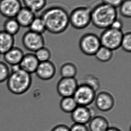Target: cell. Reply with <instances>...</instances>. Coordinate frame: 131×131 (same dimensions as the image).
<instances>
[{"label":"cell","instance_id":"23","mask_svg":"<svg viewBox=\"0 0 131 131\" xmlns=\"http://www.w3.org/2000/svg\"><path fill=\"white\" fill-rule=\"evenodd\" d=\"M113 55V51L101 46L95 54L96 59L99 62H108L112 59Z\"/></svg>","mask_w":131,"mask_h":131},{"label":"cell","instance_id":"32","mask_svg":"<svg viewBox=\"0 0 131 131\" xmlns=\"http://www.w3.org/2000/svg\"><path fill=\"white\" fill-rule=\"evenodd\" d=\"M123 27V23L121 20L118 18H116L112 23L110 27L116 30L122 31Z\"/></svg>","mask_w":131,"mask_h":131},{"label":"cell","instance_id":"4","mask_svg":"<svg viewBox=\"0 0 131 131\" xmlns=\"http://www.w3.org/2000/svg\"><path fill=\"white\" fill-rule=\"evenodd\" d=\"M91 9L85 6H81L73 9L69 14V24L76 29L82 30L90 24Z\"/></svg>","mask_w":131,"mask_h":131},{"label":"cell","instance_id":"5","mask_svg":"<svg viewBox=\"0 0 131 131\" xmlns=\"http://www.w3.org/2000/svg\"><path fill=\"white\" fill-rule=\"evenodd\" d=\"M123 34L122 31L111 27L105 29L99 37L101 45L112 51L118 50L121 47Z\"/></svg>","mask_w":131,"mask_h":131},{"label":"cell","instance_id":"24","mask_svg":"<svg viewBox=\"0 0 131 131\" xmlns=\"http://www.w3.org/2000/svg\"><path fill=\"white\" fill-rule=\"evenodd\" d=\"M29 28V30L42 35L46 31L44 22L40 16L35 17Z\"/></svg>","mask_w":131,"mask_h":131},{"label":"cell","instance_id":"21","mask_svg":"<svg viewBox=\"0 0 131 131\" xmlns=\"http://www.w3.org/2000/svg\"><path fill=\"white\" fill-rule=\"evenodd\" d=\"M78 106L73 97L62 98L60 103V109L66 113H71Z\"/></svg>","mask_w":131,"mask_h":131},{"label":"cell","instance_id":"2","mask_svg":"<svg viewBox=\"0 0 131 131\" xmlns=\"http://www.w3.org/2000/svg\"><path fill=\"white\" fill-rule=\"evenodd\" d=\"M6 81L8 90L13 94L20 95L30 89L32 84V77L21 69L19 66H11L10 73Z\"/></svg>","mask_w":131,"mask_h":131},{"label":"cell","instance_id":"11","mask_svg":"<svg viewBox=\"0 0 131 131\" xmlns=\"http://www.w3.org/2000/svg\"><path fill=\"white\" fill-rule=\"evenodd\" d=\"M95 105L98 110L102 112H108L113 108L115 101L113 96L110 92L101 91L96 95Z\"/></svg>","mask_w":131,"mask_h":131},{"label":"cell","instance_id":"7","mask_svg":"<svg viewBox=\"0 0 131 131\" xmlns=\"http://www.w3.org/2000/svg\"><path fill=\"white\" fill-rule=\"evenodd\" d=\"M96 92L85 84L78 85L73 95L78 106H88L94 102L95 98Z\"/></svg>","mask_w":131,"mask_h":131},{"label":"cell","instance_id":"6","mask_svg":"<svg viewBox=\"0 0 131 131\" xmlns=\"http://www.w3.org/2000/svg\"><path fill=\"white\" fill-rule=\"evenodd\" d=\"M101 45L99 37L95 34H85L80 38L79 46L82 53L87 56H94Z\"/></svg>","mask_w":131,"mask_h":131},{"label":"cell","instance_id":"10","mask_svg":"<svg viewBox=\"0 0 131 131\" xmlns=\"http://www.w3.org/2000/svg\"><path fill=\"white\" fill-rule=\"evenodd\" d=\"M22 7L20 0H0V14L7 18H15Z\"/></svg>","mask_w":131,"mask_h":131},{"label":"cell","instance_id":"26","mask_svg":"<svg viewBox=\"0 0 131 131\" xmlns=\"http://www.w3.org/2000/svg\"><path fill=\"white\" fill-rule=\"evenodd\" d=\"M82 83L88 85L91 88L96 92L99 89L100 82L99 80L96 77L92 74H88L84 79L83 82Z\"/></svg>","mask_w":131,"mask_h":131},{"label":"cell","instance_id":"15","mask_svg":"<svg viewBox=\"0 0 131 131\" xmlns=\"http://www.w3.org/2000/svg\"><path fill=\"white\" fill-rule=\"evenodd\" d=\"M21 48L14 47L3 54V58L6 63L10 66L19 65L24 56Z\"/></svg>","mask_w":131,"mask_h":131},{"label":"cell","instance_id":"14","mask_svg":"<svg viewBox=\"0 0 131 131\" xmlns=\"http://www.w3.org/2000/svg\"><path fill=\"white\" fill-rule=\"evenodd\" d=\"M39 63L34 53H28L24 54L19 66L21 69L31 74L36 72Z\"/></svg>","mask_w":131,"mask_h":131},{"label":"cell","instance_id":"17","mask_svg":"<svg viewBox=\"0 0 131 131\" xmlns=\"http://www.w3.org/2000/svg\"><path fill=\"white\" fill-rule=\"evenodd\" d=\"M109 127L108 120L101 115L94 116L89 123V131H106Z\"/></svg>","mask_w":131,"mask_h":131},{"label":"cell","instance_id":"33","mask_svg":"<svg viewBox=\"0 0 131 131\" xmlns=\"http://www.w3.org/2000/svg\"><path fill=\"white\" fill-rule=\"evenodd\" d=\"M51 131H70V128L64 124H59L54 127Z\"/></svg>","mask_w":131,"mask_h":131},{"label":"cell","instance_id":"16","mask_svg":"<svg viewBox=\"0 0 131 131\" xmlns=\"http://www.w3.org/2000/svg\"><path fill=\"white\" fill-rule=\"evenodd\" d=\"M36 17L35 13L24 6L20 10L15 18L20 27H29Z\"/></svg>","mask_w":131,"mask_h":131},{"label":"cell","instance_id":"25","mask_svg":"<svg viewBox=\"0 0 131 131\" xmlns=\"http://www.w3.org/2000/svg\"><path fill=\"white\" fill-rule=\"evenodd\" d=\"M34 54L39 62L50 61V59L51 58V52L48 48L45 46L38 50Z\"/></svg>","mask_w":131,"mask_h":131},{"label":"cell","instance_id":"9","mask_svg":"<svg viewBox=\"0 0 131 131\" xmlns=\"http://www.w3.org/2000/svg\"><path fill=\"white\" fill-rule=\"evenodd\" d=\"M78 85L75 78H62L57 83V91L62 98L73 97Z\"/></svg>","mask_w":131,"mask_h":131},{"label":"cell","instance_id":"8","mask_svg":"<svg viewBox=\"0 0 131 131\" xmlns=\"http://www.w3.org/2000/svg\"><path fill=\"white\" fill-rule=\"evenodd\" d=\"M22 43L26 50L35 53L44 47L45 40L43 35L29 30L23 35Z\"/></svg>","mask_w":131,"mask_h":131},{"label":"cell","instance_id":"31","mask_svg":"<svg viewBox=\"0 0 131 131\" xmlns=\"http://www.w3.org/2000/svg\"><path fill=\"white\" fill-rule=\"evenodd\" d=\"M124 0H102V3L116 8L119 6Z\"/></svg>","mask_w":131,"mask_h":131},{"label":"cell","instance_id":"13","mask_svg":"<svg viewBox=\"0 0 131 131\" xmlns=\"http://www.w3.org/2000/svg\"><path fill=\"white\" fill-rule=\"evenodd\" d=\"M56 73V68L53 62L50 61L39 62L36 73L38 78L43 80H51Z\"/></svg>","mask_w":131,"mask_h":131},{"label":"cell","instance_id":"34","mask_svg":"<svg viewBox=\"0 0 131 131\" xmlns=\"http://www.w3.org/2000/svg\"><path fill=\"white\" fill-rule=\"evenodd\" d=\"M106 131H122L121 130L119 129L118 128L116 127H109Z\"/></svg>","mask_w":131,"mask_h":131},{"label":"cell","instance_id":"1","mask_svg":"<svg viewBox=\"0 0 131 131\" xmlns=\"http://www.w3.org/2000/svg\"><path fill=\"white\" fill-rule=\"evenodd\" d=\"M40 17L44 22L46 31L53 34L64 32L69 25V14L66 9L59 5L48 7Z\"/></svg>","mask_w":131,"mask_h":131},{"label":"cell","instance_id":"22","mask_svg":"<svg viewBox=\"0 0 131 131\" xmlns=\"http://www.w3.org/2000/svg\"><path fill=\"white\" fill-rule=\"evenodd\" d=\"M20 27L19 23L15 18H7L4 24V31L13 36L18 34Z\"/></svg>","mask_w":131,"mask_h":131},{"label":"cell","instance_id":"28","mask_svg":"<svg viewBox=\"0 0 131 131\" xmlns=\"http://www.w3.org/2000/svg\"><path fill=\"white\" fill-rule=\"evenodd\" d=\"M121 47L124 51L130 53L131 51V33L130 32L123 34Z\"/></svg>","mask_w":131,"mask_h":131},{"label":"cell","instance_id":"12","mask_svg":"<svg viewBox=\"0 0 131 131\" xmlns=\"http://www.w3.org/2000/svg\"><path fill=\"white\" fill-rule=\"evenodd\" d=\"M71 114V119L75 124L86 125L94 117L92 110L88 106H78Z\"/></svg>","mask_w":131,"mask_h":131},{"label":"cell","instance_id":"30","mask_svg":"<svg viewBox=\"0 0 131 131\" xmlns=\"http://www.w3.org/2000/svg\"><path fill=\"white\" fill-rule=\"evenodd\" d=\"M69 128L70 131H89L88 128L86 125L75 123Z\"/></svg>","mask_w":131,"mask_h":131},{"label":"cell","instance_id":"20","mask_svg":"<svg viewBox=\"0 0 131 131\" xmlns=\"http://www.w3.org/2000/svg\"><path fill=\"white\" fill-rule=\"evenodd\" d=\"M24 7L36 13L44 9L47 4V0H23Z\"/></svg>","mask_w":131,"mask_h":131},{"label":"cell","instance_id":"18","mask_svg":"<svg viewBox=\"0 0 131 131\" xmlns=\"http://www.w3.org/2000/svg\"><path fill=\"white\" fill-rule=\"evenodd\" d=\"M14 36L0 31V54H4L14 47Z\"/></svg>","mask_w":131,"mask_h":131},{"label":"cell","instance_id":"29","mask_svg":"<svg viewBox=\"0 0 131 131\" xmlns=\"http://www.w3.org/2000/svg\"><path fill=\"white\" fill-rule=\"evenodd\" d=\"M10 73V68L6 63L0 61V83L7 80Z\"/></svg>","mask_w":131,"mask_h":131},{"label":"cell","instance_id":"3","mask_svg":"<svg viewBox=\"0 0 131 131\" xmlns=\"http://www.w3.org/2000/svg\"><path fill=\"white\" fill-rule=\"evenodd\" d=\"M117 18V9L102 2L91 9V23L97 29L105 30L109 28Z\"/></svg>","mask_w":131,"mask_h":131},{"label":"cell","instance_id":"27","mask_svg":"<svg viewBox=\"0 0 131 131\" xmlns=\"http://www.w3.org/2000/svg\"><path fill=\"white\" fill-rule=\"evenodd\" d=\"M119 11L124 18L131 17V0H124L119 6Z\"/></svg>","mask_w":131,"mask_h":131},{"label":"cell","instance_id":"19","mask_svg":"<svg viewBox=\"0 0 131 131\" xmlns=\"http://www.w3.org/2000/svg\"><path fill=\"white\" fill-rule=\"evenodd\" d=\"M77 73V67L72 62H66L60 67V74L62 78H75Z\"/></svg>","mask_w":131,"mask_h":131}]
</instances>
